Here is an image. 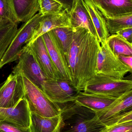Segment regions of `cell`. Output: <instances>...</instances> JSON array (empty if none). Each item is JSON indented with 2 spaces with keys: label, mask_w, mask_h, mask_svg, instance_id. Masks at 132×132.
I'll return each instance as SVG.
<instances>
[{
  "label": "cell",
  "mask_w": 132,
  "mask_h": 132,
  "mask_svg": "<svg viewBox=\"0 0 132 132\" xmlns=\"http://www.w3.org/2000/svg\"><path fill=\"white\" fill-rule=\"evenodd\" d=\"M74 30L73 42L67 58L72 78L71 85L78 94L95 75L100 43L98 38L85 29Z\"/></svg>",
  "instance_id": "6da1fadb"
},
{
  "label": "cell",
  "mask_w": 132,
  "mask_h": 132,
  "mask_svg": "<svg viewBox=\"0 0 132 132\" xmlns=\"http://www.w3.org/2000/svg\"><path fill=\"white\" fill-rule=\"evenodd\" d=\"M19 71L23 82L24 98L28 102L30 112L46 118L60 115L62 109L58 104L51 101L40 88Z\"/></svg>",
  "instance_id": "7a4b0ae2"
},
{
  "label": "cell",
  "mask_w": 132,
  "mask_h": 132,
  "mask_svg": "<svg viewBox=\"0 0 132 132\" xmlns=\"http://www.w3.org/2000/svg\"><path fill=\"white\" fill-rule=\"evenodd\" d=\"M132 90L131 80L95 74L86 84L83 92L117 98Z\"/></svg>",
  "instance_id": "3957f363"
},
{
  "label": "cell",
  "mask_w": 132,
  "mask_h": 132,
  "mask_svg": "<svg viewBox=\"0 0 132 132\" xmlns=\"http://www.w3.org/2000/svg\"><path fill=\"white\" fill-rule=\"evenodd\" d=\"M132 90L115 99L105 108L95 112L107 128L132 121Z\"/></svg>",
  "instance_id": "277c9868"
},
{
  "label": "cell",
  "mask_w": 132,
  "mask_h": 132,
  "mask_svg": "<svg viewBox=\"0 0 132 132\" xmlns=\"http://www.w3.org/2000/svg\"><path fill=\"white\" fill-rule=\"evenodd\" d=\"M92 111L75 110L64 116L59 132H102L107 128Z\"/></svg>",
  "instance_id": "5b68a950"
},
{
  "label": "cell",
  "mask_w": 132,
  "mask_h": 132,
  "mask_svg": "<svg viewBox=\"0 0 132 132\" xmlns=\"http://www.w3.org/2000/svg\"><path fill=\"white\" fill-rule=\"evenodd\" d=\"M42 15L39 12L25 22L17 32L0 60V69L7 64L18 60L22 46L32 38L39 24Z\"/></svg>",
  "instance_id": "8992f818"
},
{
  "label": "cell",
  "mask_w": 132,
  "mask_h": 132,
  "mask_svg": "<svg viewBox=\"0 0 132 132\" xmlns=\"http://www.w3.org/2000/svg\"><path fill=\"white\" fill-rule=\"evenodd\" d=\"M132 69L122 62L108 46L107 42L100 44L97 59L95 74L123 79Z\"/></svg>",
  "instance_id": "52a82bcc"
},
{
  "label": "cell",
  "mask_w": 132,
  "mask_h": 132,
  "mask_svg": "<svg viewBox=\"0 0 132 132\" xmlns=\"http://www.w3.org/2000/svg\"><path fill=\"white\" fill-rule=\"evenodd\" d=\"M24 98L21 72L13 68L7 80L0 85V108H12Z\"/></svg>",
  "instance_id": "ba28073f"
},
{
  "label": "cell",
  "mask_w": 132,
  "mask_h": 132,
  "mask_svg": "<svg viewBox=\"0 0 132 132\" xmlns=\"http://www.w3.org/2000/svg\"><path fill=\"white\" fill-rule=\"evenodd\" d=\"M18 60V63L13 68L21 72L32 83L42 90L44 81L47 79L28 46L26 45L22 47Z\"/></svg>",
  "instance_id": "9c48e42d"
},
{
  "label": "cell",
  "mask_w": 132,
  "mask_h": 132,
  "mask_svg": "<svg viewBox=\"0 0 132 132\" xmlns=\"http://www.w3.org/2000/svg\"><path fill=\"white\" fill-rule=\"evenodd\" d=\"M42 90L52 101L57 104L73 102L77 93L70 82L62 79H46Z\"/></svg>",
  "instance_id": "30bf717a"
},
{
  "label": "cell",
  "mask_w": 132,
  "mask_h": 132,
  "mask_svg": "<svg viewBox=\"0 0 132 132\" xmlns=\"http://www.w3.org/2000/svg\"><path fill=\"white\" fill-rule=\"evenodd\" d=\"M26 45L28 46L32 51L41 70L46 78L51 80L60 79L42 36L37 38L32 43Z\"/></svg>",
  "instance_id": "8fae6325"
},
{
  "label": "cell",
  "mask_w": 132,
  "mask_h": 132,
  "mask_svg": "<svg viewBox=\"0 0 132 132\" xmlns=\"http://www.w3.org/2000/svg\"><path fill=\"white\" fill-rule=\"evenodd\" d=\"M30 116L28 102L25 98L21 99L13 108H0V122H6L23 128H29Z\"/></svg>",
  "instance_id": "7c38bea8"
},
{
  "label": "cell",
  "mask_w": 132,
  "mask_h": 132,
  "mask_svg": "<svg viewBox=\"0 0 132 132\" xmlns=\"http://www.w3.org/2000/svg\"><path fill=\"white\" fill-rule=\"evenodd\" d=\"M50 56L56 67L60 79L72 83L71 75L66 60L63 55L51 31L42 36Z\"/></svg>",
  "instance_id": "4fadbf2b"
},
{
  "label": "cell",
  "mask_w": 132,
  "mask_h": 132,
  "mask_svg": "<svg viewBox=\"0 0 132 132\" xmlns=\"http://www.w3.org/2000/svg\"><path fill=\"white\" fill-rule=\"evenodd\" d=\"M62 27H71L69 18L66 10L59 14L42 15L38 25L26 45L32 43L37 38L50 31Z\"/></svg>",
  "instance_id": "5bb4252c"
},
{
  "label": "cell",
  "mask_w": 132,
  "mask_h": 132,
  "mask_svg": "<svg viewBox=\"0 0 132 132\" xmlns=\"http://www.w3.org/2000/svg\"><path fill=\"white\" fill-rule=\"evenodd\" d=\"M67 13L71 28H83L97 37L96 30L83 0H75L72 7Z\"/></svg>",
  "instance_id": "9a60e30c"
},
{
  "label": "cell",
  "mask_w": 132,
  "mask_h": 132,
  "mask_svg": "<svg viewBox=\"0 0 132 132\" xmlns=\"http://www.w3.org/2000/svg\"><path fill=\"white\" fill-rule=\"evenodd\" d=\"M96 5L104 18L132 14V0H102Z\"/></svg>",
  "instance_id": "2e32d148"
},
{
  "label": "cell",
  "mask_w": 132,
  "mask_h": 132,
  "mask_svg": "<svg viewBox=\"0 0 132 132\" xmlns=\"http://www.w3.org/2000/svg\"><path fill=\"white\" fill-rule=\"evenodd\" d=\"M116 99L81 91L77 94L73 102L96 112L105 108Z\"/></svg>",
  "instance_id": "e0dca14e"
},
{
  "label": "cell",
  "mask_w": 132,
  "mask_h": 132,
  "mask_svg": "<svg viewBox=\"0 0 132 132\" xmlns=\"http://www.w3.org/2000/svg\"><path fill=\"white\" fill-rule=\"evenodd\" d=\"M8 1L18 22H26L39 11V0Z\"/></svg>",
  "instance_id": "ac0fdd59"
},
{
  "label": "cell",
  "mask_w": 132,
  "mask_h": 132,
  "mask_svg": "<svg viewBox=\"0 0 132 132\" xmlns=\"http://www.w3.org/2000/svg\"><path fill=\"white\" fill-rule=\"evenodd\" d=\"M31 132H59L62 122L61 114L55 117L46 118L30 112Z\"/></svg>",
  "instance_id": "d6986e66"
},
{
  "label": "cell",
  "mask_w": 132,
  "mask_h": 132,
  "mask_svg": "<svg viewBox=\"0 0 132 132\" xmlns=\"http://www.w3.org/2000/svg\"><path fill=\"white\" fill-rule=\"evenodd\" d=\"M97 32L100 43L105 42L110 35L108 31L104 17L91 0H83Z\"/></svg>",
  "instance_id": "ffe728a7"
},
{
  "label": "cell",
  "mask_w": 132,
  "mask_h": 132,
  "mask_svg": "<svg viewBox=\"0 0 132 132\" xmlns=\"http://www.w3.org/2000/svg\"><path fill=\"white\" fill-rule=\"evenodd\" d=\"M18 23L7 19L0 20V60L18 31Z\"/></svg>",
  "instance_id": "44dd1931"
},
{
  "label": "cell",
  "mask_w": 132,
  "mask_h": 132,
  "mask_svg": "<svg viewBox=\"0 0 132 132\" xmlns=\"http://www.w3.org/2000/svg\"><path fill=\"white\" fill-rule=\"evenodd\" d=\"M63 55L67 61L73 37V29L71 27L57 28L51 31Z\"/></svg>",
  "instance_id": "7402d4cb"
},
{
  "label": "cell",
  "mask_w": 132,
  "mask_h": 132,
  "mask_svg": "<svg viewBox=\"0 0 132 132\" xmlns=\"http://www.w3.org/2000/svg\"><path fill=\"white\" fill-rule=\"evenodd\" d=\"M107 42L112 52L118 56L121 55L132 56V43L124 38L117 34L111 35Z\"/></svg>",
  "instance_id": "603a6c76"
},
{
  "label": "cell",
  "mask_w": 132,
  "mask_h": 132,
  "mask_svg": "<svg viewBox=\"0 0 132 132\" xmlns=\"http://www.w3.org/2000/svg\"><path fill=\"white\" fill-rule=\"evenodd\" d=\"M105 19L108 31L111 35L116 34L124 29L132 28V14Z\"/></svg>",
  "instance_id": "cb8c5ba5"
},
{
  "label": "cell",
  "mask_w": 132,
  "mask_h": 132,
  "mask_svg": "<svg viewBox=\"0 0 132 132\" xmlns=\"http://www.w3.org/2000/svg\"><path fill=\"white\" fill-rule=\"evenodd\" d=\"M39 12L42 15L59 14L65 10L59 0H39Z\"/></svg>",
  "instance_id": "d4e9b609"
},
{
  "label": "cell",
  "mask_w": 132,
  "mask_h": 132,
  "mask_svg": "<svg viewBox=\"0 0 132 132\" xmlns=\"http://www.w3.org/2000/svg\"><path fill=\"white\" fill-rule=\"evenodd\" d=\"M1 19L18 23L8 0H0V19Z\"/></svg>",
  "instance_id": "484cf974"
},
{
  "label": "cell",
  "mask_w": 132,
  "mask_h": 132,
  "mask_svg": "<svg viewBox=\"0 0 132 132\" xmlns=\"http://www.w3.org/2000/svg\"><path fill=\"white\" fill-rule=\"evenodd\" d=\"M102 132H132V121L108 127Z\"/></svg>",
  "instance_id": "4316f807"
},
{
  "label": "cell",
  "mask_w": 132,
  "mask_h": 132,
  "mask_svg": "<svg viewBox=\"0 0 132 132\" xmlns=\"http://www.w3.org/2000/svg\"><path fill=\"white\" fill-rule=\"evenodd\" d=\"M0 132H31L29 128L20 127L6 122H0Z\"/></svg>",
  "instance_id": "83f0119b"
},
{
  "label": "cell",
  "mask_w": 132,
  "mask_h": 132,
  "mask_svg": "<svg viewBox=\"0 0 132 132\" xmlns=\"http://www.w3.org/2000/svg\"><path fill=\"white\" fill-rule=\"evenodd\" d=\"M119 36L124 38L128 42L132 43V28H128L124 29L116 34Z\"/></svg>",
  "instance_id": "f1b7e54d"
},
{
  "label": "cell",
  "mask_w": 132,
  "mask_h": 132,
  "mask_svg": "<svg viewBox=\"0 0 132 132\" xmlns=\"http://www.w3.org/2000/svg\"><path fill=\"white\" fill-rule=\"evenodd\" d=\"M120 60L126 65L132 69V56H125L121 55L118 56Z\"/></svg>",
  "instance_id": "f546056e"
},
{
  "label": "cell",
  "mask_w": 132,
  "mask_h": 132,
  "mask_svg": "<svg viewBox=\"0 0 132 132\" xmlns=\"http://www.w3.org/2000/svg\"><path fill=\"white\" fill-rule=\"evenodd\" d=\"M64 5V9L67 12L69 11L75 0H59Z\"/></svg>",
  "instance_id": "4dcf8cb0"
},
{
  "label": "cell",
  "mask_w": 132,
  "mask_h": 132,
  "mask_svg": "<svg viewBox=\"0 0 132 132\" xmlns=\"http://www.w3.org/2000/svg\"><path fill=\"white\" fill-rule=\"evenodd\" d=\"M91 1L95 4V5H97L102 0H91Z\"/></svg>",
  "instance_id": "1f68e13d"
},
{
  "label": "cell",
  "mask_w": 132,
  "mask_h": 132,
  "mask_svg": "<svg viewBox=\"0 0 132 132\" xmlns=\"http://www.w3.org/2000/svg\"></svg>",
  "instance_id": "d6a6232c"
}]
</instances>
